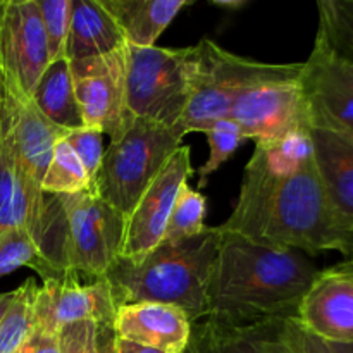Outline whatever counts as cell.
<instances>
[{"mask_svg":"<svg viewBox=\"0 0 353 353\" xmlns=\"http://www.w3.org/2000/svg\"><path fill=\"white\" fill-rule=\"evenodd\" d=\"M219 230L307 255L350 257L353 233L340 223L314 164L309 131L274 145H255L233 212Z\"/></svg>","mask_w":353,"mask_h":353,"instance_id":"1","label":"cell"},{"mask_svg":"<svg viewBox=\"0 0 353 353\" xmlns=\"http://www.w3.org/2000/svg\"><path fill=\"white\" fill-rule=\"evenodd\" d=\"M317 274L319 269L303 252L265 247L221 231L207 286L205 317L245 326L296 316Z\"/></svg>","mask_w":353,"mask_h":353,"instance_id":"2","label":"cell"},{"mask_svg":"<svg viewBox=\"0 0 353 353\" xmlns=\"http://www.w3.org/2000/svg\"><path fill=\"white\" fill-rule=\"evenodd\" d=\"M123 238L124 217L93 190L78 195L45 193L34 234L38 248L34 271L43 281L69 272L105 278L121 257Z\"/></svg>","mask_w":353,"mask_h":353,"instance_id":"3","label":"cell"},{"mask_svg":"<svg viewBox=\"0 0 353 353\" xmlns=\"http://www.w3.org/2000/svg\"><path fill=\"white\" fill-rule=\"evenodd\" d=\"M219 226L179 243H161L138 261L117 259L105 279L117 307L126 303H169L192 323L207 316V286L219 248Z\"/></svg>","mask_w":353,"mask_h":353,"instance_id":"4","label":"cell"},{"mask_svg":"<svg viewBox=\"0 0 353 353\" xmlns=\"http://www.w3.org/2000/svg\"><path fill=\"white\" fill-rule=\"evenodd\" d=\"M196 48L126 45L128 123L148 121L176 128L196 79Z\"/></svg>","mask_w":353,"mask_h":353,"instance_id":"5","label":"cell"},{"mask_svg":"<svg viewBox=\"0 0 353 353\" xmlns=\"http://www.w3.org/2000/svg\"><path fill=\"white\" fill-rule=\"evenodd\" d=\"M183 138L176 128L133 121L103 152L93 192L126 217Z\"/></svg>","mask_w":353,"mask_h":353,"instance_id":"6","label":"cell"},{"mask_svg":"<svg viewBox=\"0 0 353 353\" xmlns=\"http://www.w3.org/2000/svg\"><path fill=\"white\" fill-rule=\"evenodd\" d=\"M195 48L199 59L195 85L176 124L183 137L203 133L217 121L228 119L234 100L245 88L285 68V64H268L231 54L209 38L200 40Z\"/></svg>","mask_w":353,"mask_h":353,"instance_id":"7","label":"cell"},{"mask_svg":"<svg viewBox=\"0 0 353 353\" xmlns=\"http://www.w3.org/2000/svg\"><path fill=\"white\" fill-rule=\"evenodd\" d=\"M302 64H285L269 78L245 88L234 100L228 119L245 140L274 145L309 131V109L300 85Z\"/></svg>","mask_w":353,"mask_h":353,"instance_id":"8","label":"cell"},{"mask_svg":"<svg viewBox=\"0 0 353 353\" xmlns=\"http://www.w3.org/2000/svg\"><path fill=\"white\" fill-rule=\"evenodd\" d=\"M83 126L116 140L128 126L126 45L100 55L69 62Z\"/></svg>","mask_w":353,"mask_h":353,"instance_id":"9","label":"cell"},{"mask_svg":"<svg viewBox=\"0 0 353 353\" xmlns=\"http://www.w3.org/2000/svg\"><path fill=\"white\" fill-rule=\"evenodd\" d=\"M192 172V150L181 145L124 217L119 259L138 261L161 245L179 188L188 183Z\"/></svg>","mask_w":353,"mask_h":353,"instance_id":"10","label":"cell"},{"mask_svg":"<svg viewBox=\"0 0 353 353\" xmlns=\"http://www.w3.org/2000/svg\"><path fill=\"white\" fill-rule=\"evenodd\" d=\"M0 109L6 110L16 134L17 150L28 178L41 188L45 171L55 143L68 131L52 124L34 105L30 93L23 88L3 45L0 41Z\"/></svg>","mask_w":353,"mask_h":353,"instance_id":"11","label":"cell"},{"mask_svg":"<svg viewBox=\"0 0 353 353\" xmlns=\"http://www.w3.org/2000/svg\"><path fill=\"white\" fill-rule=\"evenodd\" d=\"M112 288L105 278L69 272L59 279H47L38 288L34 326L59 333L62 326L90 321L112 324L117 314Z\"/></svg>","mask_w":353,"mask_h":353,"instance_id":"12","label":"cell"},{"mask_svg":"<svg viewBox=\"0 0 353 353\" xmlns=\"http://www.w3.org/2000/svg\"><path fill=\"white\" fill-rule=\"evenodd\" d=\"M300 85L312 126L330 128L353 138V64L314 43L302 62Z\"/></svg>","mask_w":353,"mask_h":353,"instance_id":"13","label":"cell"},{"mask_svg":"<svg viewBox=\"0 0 353 353\" xmlns=\"http://www.w3.org/2000/svg\"><path fill=\"white\" fill-rule=\"evenodd\" d=\"M296 317L323 340L353 345V264L319 271L300 302Z\"/></svg>","mask_w":353,"mask_h":353,"instance_id":"14","label":"cell"},{"mask_svg":"<svg viewBox=\"0 0 353 353\" xmlns=\"http://www.w3.org/2000/svg\"><path fill=\"white\" fill-rule=\"evenodd\" d=\"M0 41L30 95L50 64L37 0H0Z\"/></svg>","mask_w":353,"mask_h":353,"instance_id":"15","label":"cell"},{"mask_svg":"<svg viewBox=\"0 0 353 353\" xmlns=\"http://www.w3.org/2000/svg\"><path fill=\"white\" fill-rule=\"evenodd\" d=\"M192 321L169 303L138 302L117 309L112 330L119 340L162 353H185L192 334Z\"/></svg>","mask_w":353,"mask_h":353,"instance_id":"16","label":"cell"},{"mask_svg":"<svg viewBox=\"0 0 353 353\" xmlns=\"http://www.w3.org/2000/svg\"><path fill=\"white\" fill-rule=\"evenodd\" d=\"M309 137L327 200L340 223L353 233V138L312 124Z\"/></svg>","mask_w":353,"mask_h":353,"instance_id":"17","label":"cell"},{"mask_svg":"<svg viewBox=\"0 0 353 353\" xmlns=\"http://www.w3.org/2000/svg\"><path fill=\"white\" fill-rule=\"evenodd\" d=\"M130 47H155L188 0H100Z\"/></svg>","mask_w":353,"mask_h":353,"instance_id":"18","label":"cell"},{"mask_svg":"<svg viewBox=\"0 0 353 353\" xmlns=\"http://www.w3.org/2000/svg\"><path fill=\"white\" fill-rule=\"evenodd\" d=\"M126 45L116 21L100 0H72L65 59L69 62L100 57Z\"/></svg>","mask_w":353,"mask_h":353,"instance_id":"19","label":"cell"},{"mask_svg":"<svg viewBox=\"0 0 353 353\" xmlns=\"http://www.w3.org/2000/svg\"><path fill=\"white\" fill-rule=\"evenodd\" d=\"M31 99L40 112L61 130L72 131L85 128L81 110L76 100L74 85H72L71 64L68 59L48 64L41 78L38 79Z\"/></svg>","mask_w":353,"mask_h":353,"instance_id":"20","label":"cell"},{"mask_svg":"<svg viewBox=\"0 0 353 353\" xmlns=\"http://www.w3.org/2000/svg\"><path fill=\"white\" fill-rule=\"evenodd\" d=\"M241 327L261 353H340L336 345L307 330L296 316L271 317Z\"/></svg>","mask_w":353,"mask_h":353,"instance_id":"21","label":"cell"},{"mask_svg":"<svg viewBox=\"0 0 353 353\" xmlns=\"http://www.w3.org/2000/svg\"><path fill=\"white\" fill-rule=\"evenodd\" d=\"M319 26L316 41L353 64V0L317 2Z\"/></svg>","mask_w":353,"mask_h":353,"instance_id":"22","label":"cell"},{"mask_svg":"<svg viewBox=\"0 0 353 353\" xmlns=\"http://www.w3.org/2000/svg\"><path fill=\"white\" fill-rule=\"evenodd\" d=\"M185 353H261L241 326L223 321L203 319L192 324L188 348Z\"/></svg>","mask_w":353,"mask_h":353,"instance_id":"23","label":"cell"},{"mask_svg":"<svg viewBox=\"0 0 353 353\" xmlns=\"http://www.w3.org/2000/svg\"><path fill=\"white\" fill-rule=\"evenodd\" d=\"M38 288L34 279H28L16 290V296L0 323V353H19L30 340L34 327Z\"/></svg>","mask_w":353,"mask_h":353,"instance_id":"24","label":"cell"},{"mask_svg":"<svg viewBox=\"0 0 353 353\" xmlns=\"http://www.w3.org/2000/svg\"><path fill=\"white\" fill-rule=\"evenodd\" d=\"M64 137L55 143L41 181V192L47 195H78L93 190L85 168Z\"/></svg>","mask_w":353,"mask_h":353,"instance_id":"25","label":"cell"},{"mask_svg":"<svg viewBox=\"0 0 353 353\" xmlns=\"http://www.w3.org/2000/svg\"><path fill=\"white\" fill-rule=\"evenodd\" d=\"M207 200L202 193L193 190L188 183L179 188L178 199L169 216L164 238L161 243H179L195 238L205 231Z\"/></svg>","mask_w":353,"mask_h":353,"instance_id":"26","label":"cell"},{"mask_svg":"<svg viewBox=\"0 0 353 353\" xmlns=\"http://www.w3.org/2000/svg\"><path fill=\"white\" fill-rule=\"evenodd\" d=\"M37 3L41 14L50 62L65 59L72 0H37Z\"/></svg>","mask_w":353,"mask_h":353,"instance_id":"27","label":"cell"},{"mask_svg":"<svg viewBox=\"0 0 353 353\" xmlns=\"http://www.w3.org/2000/svg\"><path fill=\"white\" fill-rule=\"evenodd\" d=\"M203 133L207 134V141H209L210 154L207 159L205 164L200 168L199 176H200V188L207 183L210 174L217 171L234 152L238 150L243 141H247L243 138V134L240 133L236 124L231 119H221L216 124L205 130Z\"/></svg>","mask_w":353,"mask_h":353,"instance_id":"28","label":"cell"},{"mask_svg":"<svg viewBox=\"0 0 353 353\" xmlns=\"http://www.w3.org/2000/svg\"><path fill=\"white\" fill-rule=\"evenodd\" d=\"M37 264V243L26 230L12 228L0 233V278L19 268H31L34 271Z\"/></svg>","mask_w":353,"mask_h":353,"instance_id":"29","label":"cell"},{"mask_svg":"<svg viewBox=\"0 0 353 353\" xmlns=\"http://www.w3.org/2000/svg\"><path fill=\"white\" fill-rule=\"evenodd\" d=\"M64 140L78 155L79 162L83 164L93 185L99 176L103 152H105L103 150V133H100L99 130H92V128H79V130L68 131Z\"/></svg>","mask_w":353,"mask_h":353,"instance_id":"30","label":"cell"},{"mask_svg":"<svg viewBox=\"0 0 353 353\" xmlns=\"http://www.w3.org/2000/svg\"><path fill=\"white\" fill-rule=\"evenodd\" d=\"M59 352L61 353H99L97 324L90 321L65 324L59 330Z\"/></svg>","mask_w":353,"mask_h":353,"instance_id":"31","label":"cell"},{"mask_svg":"<svg viewBox=\"0 0 353 353\" xmlns=\"http://www.w3.org/2000/svg\"><path fill=\"white\" fill-rule=\"evenodd\" d=\"M23 348L26 353H61L59 352V333L34 326L30 340Z\"/></svg>","mask_w":353,"mask_h":353,"instance_id":"32","label":"cell"},{"mask_svg":"<svg viewBox=\"0 0 353 353\" xmlns=\"http://www.w3.org/2000/svg\"><path fill=\"white\" fill-rule=\"evenodd\" d=\"M97 343H99V353H116V333L112 324L97 326Z\"/></svg>","mask_w":353,"mask_h":353,"instance_id":"33","label":"cell"},{"mask_svg":"<svg viewBox=\"0 0 353 353\" xmlns=\"http://www.w3.org/2000/svg\"><path fill=\"white\" fill-rule=\"evenodd\" d=\"M116 353H162L159 350H154V348L141 347V345L131 343V341L119 340L116 336Z\"/></svg>","mask_w":353,"mask_h":353,"instance_id":"34","label":"cell"},{"mask_svg":"<svg viewBox=\"0 0 353 353\" xmlns=\"http://www.w3.org/2000/svg\"><path fill=\"white\" fill-rule=\"evenodd\" d=\"M14 296H16V290H12V292L0 293V323H2L3 316H6L7 310H9V307H10V303H12Z\"/></svg>","mask_w":353,"mask_h":353,"instance_id":"35","label":"cell"},{"mask_svg":"<svg viewBox=\"0 0 353 353\" xmlns=\"http://www.w3.org/2000/svg\"><path fill=\"white\" fill-rule=\"evenodd\" d=\"M214 6L219 7V9H224V10H238L241 9V7L247 6V2L245 0H216V2H212Z\"/></svg>","mask_w":353,"mask_h":353,"instance_id":"36","label":"cell"},{"mask_svg":"<svg viewBox=\"0 0 353 353\" xmlns=\"http://www.w3.org/2000/svg\"><path fill=\"white\" fill-rule=\"evenodd\" d=\"M340 353H353V345H336Z\"/></svg>","mask_w":353,"mask_h":353,"instance_id":"37","label":"cell"},{"mask_svg":"<svg viewBox=\"0 0 353 353\" xmlns=\"http://www.w3.org/2000/svg\"><path fill=\"white\" fill-rule=\"evenodd\" d=\"M347 261H350V262H352V264H353V252H352V254H350V257H348V259H347Z\"/></svg>","mask_w":353,"mask_h":353,"instance_id":"38","label":"cell"},{"mask_svg":"<svg viewBox=\"0 0 353 353\" xmlns=\"http://www.w3.org/2000/svg\"><path fill=\"white\" fill-rule=\"evenodd\" d=\"M19 353H26V352H24V348H21V352Z\"/></svg>","mask_w":353,"mask_h":353,"instance_id":"39","label":"cell"}]
</instances>
